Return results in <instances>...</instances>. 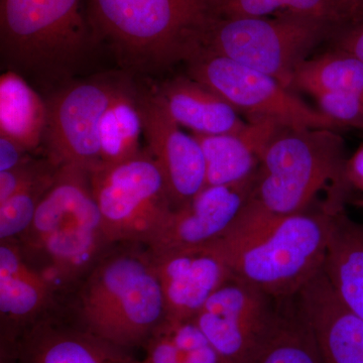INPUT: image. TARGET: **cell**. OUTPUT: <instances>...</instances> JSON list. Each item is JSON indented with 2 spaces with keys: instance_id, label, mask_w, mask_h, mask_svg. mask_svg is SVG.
Segmentation results:
<instances>
[{
  "instance_id": "cell-25",
  "label": "cell",
  "mask_w": 363,
  "mask_h": 363,
  "mask_svg": "<svg viewBox=\"0 0 363 363\" xmlns=\"http://www.w3.org/2000/svg\"><path fill=\"white\" fill-rule=\"evenodd\" d=\"M143 133L136 94L130 88L121 93L102 117L100 125L101 164H116L140 154Z\"/></svg>"
},
{
  "instance_id": "cell-8",
  "label": "cell",
  "mask_w": 363,
  "mask_h": 363,
  "mask_svg": "<svg viewBox=\"0 0 363 363\" xmlns=\"http://www.w3.org/2000/svg\"><path fill=\"white\" fill-rule=\"evenodd\" d=\"M93 196L111 245H147L174 208L168 184L150 150L90 171Z\"/></svg>"
},
{
  "instance_id": "cell-4",
  "label": "cell",
  "mask_w": 363,
  "mask_h": 363,
  "mask_svg": "<svg viewBox=\"0 0 363 363\" xmlns=\"http://www.w3.org/2000/svg\"><path fill=\"white\" fill-rule=\"evenodd\" d=\"M345 142L329 128H281L267 143L255 178L252 198L278 216L307 211L330 185L342 197Z\"/></svg>"
},
{
  "instance_id": "cell-32",
  "label": "cell",
  "mask_w": 363,
  "mask_h": 363,
  "mask_svg": "<svg viewBox=\"0 0 363 363\" xmlns=\"http://www.w3.org/2000/svg\"><path fill=\"white\" fill-rule=\"evenodd\" d=\"M345 176L350 187L363 191V143L352 156L348 157Z\"/></svg>"
},
{
  "instance_id": "cell-7",
  "label": "cell",
  "mask_w": 363,
  "mask_h": 363,
  "mask_svg": "<svg viewBox=\"0 0 363 363\" xmlns=\"http://www.w3.org/2000/svg\"><path fill=\"white\" fill-rule=\"evenodd\" d=\"M341 30L328 21L301 16L220 18L204 49L272 76L291 89L298 67Z\"/></svg>"
},
{
  "instance_id": "cell-24",
  "label": "cell",
  "mask_w": 363,
  "mask_h": 363,
  "mask_svg": "<svg viewBox=\"0 0 363 363\" xmlns=\"http://www.w3.org/2000/svg\"><path fill=\"white\" fill-rule=\"evenodd\" d=\"M291 90L303 91L312 96L323 92L363 95V62L350 52L330 47L298 67Z\"/></svg>"
},
{
  "instance_id": "cell-22",
  "label": "cell",
  "mask_w": 363,
  "mask_h": 363,
  "mask_svg": "<svg viewBox=\"0 0 363 363\" xmlns=\"http://www.w3.org/2000/svg\"><path fill=\"white\" fill-rule=\"evenodd\" d=\"M221 18L293 16L341 28L363 23V0H218Z\"/></svg>"
},
{
  "instance_id": "cell-23",
  "label": "cell",
  "mask_w": 363,
  "mask_h": 363,
  "mask_svg": "<svg viewBox=\"0 0 363 363\" xmlns=\"http://www.w3.org/2000/svg\"><path fill=\"white\" fill-rule=\"evenodd\" d=\"M247 363H324L311 327L296 307L277 309Z\"/></svg>"
},
{
  "instance_id": "cell-19",
  "label": "cell",
  "mask_w": 363,
  "mask_h": 363,
  "mask_svg": "<svg viewBox=\"0 0 363 363\" xmlns=\"http://www.w3.org/2000/svg\"><path fill=\"white\" fill-rule=\"evenodd\" d=\"M157 95L169 116L192 133H238L248 123L226 99L189 75L164 83Z\"/></svg>"
},
{
  "instance_id": "cell-17",
  "label": "cell",
  "mask_w": 363,
  "mask_h": 363,
  "mask_svg": "<svg viewBox=\"0 0 363 363\" xmlns=\"http://www.w3.org/2000/svg\"><path fill=\"white\" fill-rule=\"evenodd\" d=\"M11 352L18 363H142L79 326L50 316L28 329Z\"/></svg>"
},
{
  "instance_id": "cell-21",
  "label": "cell",
  "mask_w": 363,
  "mask_h": 363,
  "mask_svg": "<svg viewBox=\"0 0 363 363\" xmlns=\"http://www.w3.org/2000/svg\"><path fill=\"white\" fill-rule=\"evenodd\" d=\"M47 104L18 72L0 79V135L20 143L28 152L44 138Z\"/></svg>"
},
{
  "instance_id": "cell-26",
  "label": "cell",
  "mask_w": 363,
  "mask_h": 363,
  "mask_svg": "<svg viewBox=\"0 0 363 363\" xmlns=\"http://www.w3.org/2000/svg\"><path fill=\"white\" fill-rule=\"evenodd\" d=\"M164 323L167 331L155 345L152 363H225L193 320Z\"/></svg>"
},
{
  "instance_id": "cell-28",
  "label": "cell",
  "mask_w": 363,
  "mask_h": 363,
  "mask_svg": "<svg viewBox=\"0 0 363 363\" xmlns=\"http://www.w3.org/2000/svg\"><path fill=\"white\" fill-rule=\"evenodd\" d=\"M319 111L340 126L363 130V95L355 93L323 92L313 96Z\"/></svg>"
},
{
  "instance_id": "cell-27",
  "label": "cell",
  "mask_w": 363,
  "mask_h": 363,
  "mask_svg": "<svg viewBox=\"0 0 363 363\" xmlns=\"http://www.w3.org/2000/svg\"><path fill=\"white\" fill-rule=\"evenodd\" d=\"M60 167L48 169L0 204V241L18 240L30 226Z\"/></svg>"
},
{
  "instance_id": "cell-11",
  "label": "cell",
  "mask_w": 363,
  "mask_h": 363,
  "mask_svg": "<svg viewBox=\"0 0 363 363\" xmlns=\"http://www.w3.org/2000/svg\"><path fill=\"white\" fill-rule=\"evenodd\" d=\"M259 289L233 278L211 296L193 321L225 363H247L278 307Z\"/></svg>"
},
{
  "instance_id": "cell-18",
  "label": "cell",
  "mask_w": 363,
  "mask_h": 363,
  "mask_svg": "<svg viewBox=\"0 0 363 363\" xmlns=\"http://www.w3.org/2000/svg\"><path fill=\"white\" fill-rule=\"evenodd\" d=\"M281 126L248 123L242 130L223 135L192 133L206 162V186H229L255 178L264 147Z\"/></svg>"
},
{
  "instance_id": "cell-3",
  "label": "cell",
  "mask_w": 363,
  "mask_h": 363,
  "mask_svg": "<svg viewBox=\"0 0 363 363\" xmlns=\"http://www.w3.org/2000/svg\"><path fill=\"white\" fill-rule=\"evenodd\" d=\"M75 291L77 326L121 350L145 346L166 321L161 284L143 245L107 250Z\"/></svg>"
},
{
  "instance_id": "cell-29",
  "label": "cell",
  "mask_w": 363,
  "mask_h": 363,
  "mask_svg": "<svg viewBox=\"0 0 363 363\" xmlns=\"http://www.w3.org/2000/svg\"><path fill=\"white\" fill-rule=\"evenodd\" d=\"M57 167L49 159L35 161L30 159L25 164L9 171L0 172V204L16 194L26 184L35 180L48 169Z\"/></svg>"
},
{
  "instance_id": "cell-12",
  "label": "cell",
  "mask_w": 363,
  "mask_h": 363,
  "mask_svg": "<svg viewBox=\"0 0 363 363\" xmlns=\"http://www.w3.org/2000/svg\"><path fill=\"white\" fill-rule=\"evenodd\" d=\"M255 178L236 185L207 186L190 201L174 209L145 247L157 255L204 247L218 240L252 199Z\"/></svg>"
},
{
  "instance_id": "cell-16",
  "label": "cell",
  "mask_w": 363,
  "mask_h": 363,
  "mask_svg": "<svg viewBox=\"0 0 363 363\" xmlns=\"http://www.w3.org/2000/svg\"><path fill=\"white\" fill-rule=\"evenodd\" d=\"M296 298L324 363H363V320L341 302L323 269Z\"/></svg>"
},
{
  "instance_id": "cell-15",
  "label": "cell",
  "mask_w": 363,
  "mask_h": 363,
  "mask_svg": "<svg viewBox=\"0 0 363 363\" xmlns=\"http://www.w3.org/2000/svg\"><path fill=\"white\" fill-rule=\"evenodd\" d=\"M58 293L26 260L16 240L0 243V315L4 343L11 350L18 338L50 316Z\"/></svg>"
},
{
  "instance_id": "cell-1",
  "label": "cell",
  "mask_w": 363,
  "mask_h": 363,
  "mask_svg": "<svg viewBox=\"0 0 363 363\" xmlns=\"http://www.w3.org/2000/svg\"><path fill=\"white\" fill-rule=\"evenodd\" d=\"M16 240L58 295L75 291L111 245L87 169L60 167L32 224Z\"/></svg>"
},
{
  "instance_id": "cell-10",
  "label": "cell",
  "mask_w": 363,
  "mask_h": 363,
  "mask_svg": "<svg viewBox=\"0 0 363 363\" xmlns=\"http://www.w3.org/2000/svg\"><path fill=\"white\" fill-rule=\"evenodd\" d=\"M128 86L111 81L75 83L47 102L44 138L48 159L57 167L90 171L101 164L100 125L114 99Z\"/></svg>"
},
{
  "instance_id": "cell-2",
  "label": "cell",
  "mask_w": 363,
  "mask_h": 363,
  "mask_svg": "<svg viewBox=\"0 0 363 363\" xmlns=\"http://www.w3.org/2000/svg\"><path fill=\"white\" fill-rule=\"evenodd\" d=\"M87 6L96 39L140 68L188 63L221 18L218 0H87Z\"/></svg>"
},
{
  "instance_id": "cell-31",
  "label": "cell",
  "mask_w": 363,
  "mask_h": 363,
  "mask_svg": "<svg viewBox=\"0 0 363 363\" xmlns=\"http://www.w3.org/2000/svg\"><path fill=\"white\" fill-rule=\"evenodd\" d=\"M20 143L0 135V172L9 171L32 159Z\"/></svg>"
},
{
  "instance_id": "cell-6",
  "label": "cell",
  "mask_w": 363,
  "mask_h": 363,
  "mask_svg": "<svg viewBox=\"0 0 363 363\" xmlns=\"http://www.w3.org/2000/svg\"><path fill=\"white\" fill-rule=\"evenodd\" d=\"M303 211L279 216L226 260L235 278L274 300H288L323 269L334 215Z\"/></svg>"
},
{
  "instance_id": "cell-14",
  "label": "cell",
  "mask_w": 363,
  "mask_h": 363,
  "mask_svg": "<svg viewBox=\"0 0 363 363\" xmlns=\"http://www.w3.org/2000/svg\"><path fill=\"white\" fill-rule=\"evenodd\" d=\"M150 255L161 284L166 321L173 323L194 319L208 298L233 278L211 245Z\"/></svg>"
},
{
  "instance_id": "cell-30",
  "label": "cell",
  "mask_w": 363,
  "mask_h": 363,
  "mask_svg": "<svg viewBox=\"0 0 363 363\" xmlns=\"http://www.w3.org/2000/svg\"><path fill=\"white\" fill-rule=\"evenodd\" d=\"M330 47L350 52L363 62V23L339 30L331 40Z\"/></svg>"
},
{
  "instance_id": "cell-5",
  "label": "cell",
  "mask_w": 363,
  "mask_h": 363,
  "mask_svg": "<svg viewBox=\"0 0 363 363\" xmlns=\"http://www.w3.org/2000/svg\"><path fill=\"white\" fill-rule=\"evenodd\" d=\"M94 40L84 0H0L1 55L18 70L61 77Z\"/></svg>"
},
{
  "instance_id": "cell-13",
  "label": "cell",
  "mask_w": 363,
  "mask_h": 363,
  "mask_svg": "<svg viewBox=\"0 0 363 363\" xmlns=\"http://www.w3.org/2000/svg\"><path fill=\"white\" fill-rule=\"evenodd\" d=\"M143 133L150 154L161 167L174 208L183 206L206 186L201 145L169 116L157 95H138Z\"/></svg>"
},
{
  "instance_id": "cell-9",
  "label": "cell",
  "mask_w": 363,
  "mask_h": 363,
  "mask_svg": "<svg viewBox=\"0 0 363 363\" xmlns=\"http://www.w3.org/2000/svg\"><path fill=\"white\" fill-rule=\"evenodd\" d=\"M187 64L190 77L226 99L247 123L340 130L272 76L205 49Z\"/></svg>"
},
{
  "instance_id": "cell-20",
  "label": "cell",
  "mask_w": 363,
  "mask_h": 363,
  "mask_svg": "<svg viewBox=\"0 0 363 363\" xmlns=\"http://www.w3.org/2000/svg\"><path fill=\"white\" fill-rule=\"evenodd\" d=\"M322 269L341 302L363 320V225L340 211L334 215Z\"/></svg>"
}]
</instances>
